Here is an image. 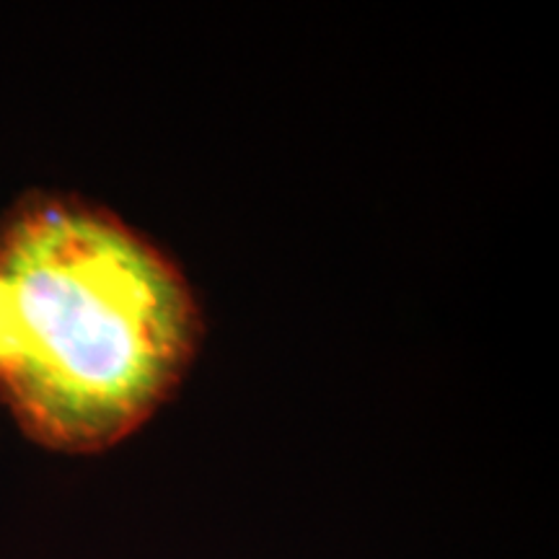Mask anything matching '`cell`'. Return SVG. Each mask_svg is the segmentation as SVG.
<instances>
[{"mask_svg": "<svg viewBox=\"0 0 559 559\" xmlns=\"http://www.w3.org/2000/svg\"><path fill=\"white\" fill-rule=\"evenodd\" d=\"M0 280L19 330L0 400L41 449L91 456L120 445L177 394L200 353L190 277L81 194L29 192L0 215Z\"/></svg>", "mask_w": 559, "mask_h": 559, "instance_id": "cell-1", "label": "cell"}, {"mask_svg": "<svg viewBox=\"0 0 559 559\" xmlns=\"http://www.w3.org/2000/svg\"><path fill=\"white\" fill-rule=\"evenodd\" d=\"M19 330H16V311H13V298L9 285L0 280V362H5L16 355Z\"/></svg>", "mask_w": 559, "mask_h": 559, "instance_id": "cell-2", "label": "cell"}]
</instances>
